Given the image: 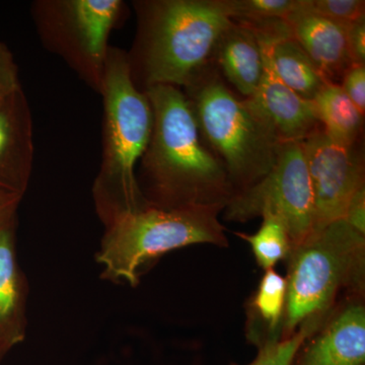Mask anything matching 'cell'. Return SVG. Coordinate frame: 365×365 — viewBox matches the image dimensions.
<instances>
[{
  "label": "cell",
  "instance_id": "obj_26",
  "mask_svg": "<svg viewBox=\"0 0 365 365\" xmlns=\"http://www.w3.org/2000/svg\"><path fill=\"white\" fill-rule=\"evenodd\" d=\"M23 198L24 197L16 195V194L0 191V223L18 215L19 206Z\"/></svg>",
  "mask_w": 365,
  "mask_h": 365
},
{
  "label": "cell",
  "instance_id": "obj_27",
  "mask_svg": "<svg viewBox=\"0 0 365 365\" xmlns=\"http://www.w3.org/2000/svg\"><path fill=\"white\" fill-rule=\"evenodd\" d=\"M11 348L7 347V346L2 344V343H0V362L2 361V359H4V356L11 351Z\"/></svg>",
  "mask_w": 365,
  "mask_h": 365
},
{
  "label": "cell",
  "instance_id": "obj_3",
  "mask_svg": "<svg viewBox=\"0 0 365 365\" xmlns=\"http://www.w3.org/2000/svg\"><path fill=\"white\" fill-rule=\"evenodd\" d=\"M102 162L91 194L104 227L148 205L137 182V167L153 131V107L132 81L126 52L110 47L102 91Z\"/></svg>",
  "mask_w": 365,
  "mask_h": 365
},
{
  "label": "cell",
  "instance_id": "obj_12",
  "mask_svg": "<svg viewBox=\"0 0 365 365\" xmlns=\"http://www.w3.org/2000/svg\"><path fill=\"white\" fill-rule=\"evenodd\" d=\"M18 215L0 223V343L13 349L26 339L29 284L16 250Z\"/></svg>",
  "mask_w": 365,
  "mask_h": 365
},
{
  "label": "cell",
  "instance_id": "obj_1",
  "mask_svg": "<svg viewBox=\"0 0 365 365\" xmlns=\"http://www.w3.org/2000/svg\"><path fill=\"white\" fill-rule=\"evenodd\" d=\"M153 112V131L136 174L150 205L225 207L234 195L225 167L203 140L191 103L181 88L144 91Z\"/></svg>",
  "mask_w": 365,
  "mask_h": 365
},
{
  "label": "cell",
  "instance_id": "obj_24",
  "mask_svg": "<svg viewBox=\"0 0 365 365\" xmlns=\"http://www.w3.org/2000/svg\"><path fill=\"white\" fill-rule=\"evenodd\" d=\"M347 42L353 63L365 64V19L348 24Z\"/></svg>",
  "mask_w": 365,
  "mask_h": 365
},
{
  "label": "cell",
  "instance_id": "obj_14",
  "mask_svg": "<svg viewBox=\"0 0 365 365\" xmlns=\"http://www.w3.org/2000/svg\"><path fill=\"white\" fill-rule=\"evenodd\" d=\"M213 59L228 83L245 98H251L260 85L264 57L253 29L234 20L216 45Z\"/></svg>",
  "mask_w": 365,
  "mask_h": 365
},
{
  "label": "cell",
  "instance_id": "obj_9",
  "mask_svg": "<svg viewBox=\"0 0 365 365\" xmlns=\"http://www.w3.org/2000/svg\"><path fill=\"white\" fill-rule=\"evenodd\" d=\"M314 197V232L344 220L355 192L364 185V163L354 146L337 143L319 128L302 141Z\"/></svg>",
  "mask_w": 365,
  "mask_h": 365
},
{
  "label": "cell",
  "instance_id": "obj_6",
  "mask_svg": "<svg viewBox=\"0 0 365 365\" xmlns=\"http://www.w3.org/2000/svg\"><path fill=\"white\" fill-rule=\"evenodd\" d=\"M284 309L285 334L323 313L342 288L361 280L364 235L344 220L311 235L290 253Z\"/></svg>",
  "mask_w": 365,
  "mask_h": 365
},
{
  "label": "cell",
  "instance_id": "obj_4",
  "mask_svg": "<svg viewBox=\"0 0 365 365\" xmlns=\"http://www.w3.org/2000/svg\"><path fill=\"white\" fill-rule=\"evenodd\" d=\"M218 206L165 209L148 205L106 225L96 260L101 278L135 287L141 271L163 255L191 245H225Z\"/></svg>",
  "mask_w": 365,
  "mask_h": 365
},
{
  "label": "cell",
  "instance_id": "obj_23",
  "mask_svg": "<svg viewBox=\"0 0 365 365\" xmlns=\"http://www.w3.org/2000/svg\"><path fill=\"white\" fill-rule=\"evenodd\" d=\"M339 83L362 115L365 113V64L352 63Z\"/></svg>",
  "mask_w": 365,
  "mask_h": 365
},
{
  "label": "cell",
  "instance_id": "obj_18",
  "mask_svg": "<svg viewBox=\"0 0 365 365\" xmlns=\"http://www.w3.org/2000/svg\"><path fill=\"white\" fill-rule=\"evenodd\" d=\"M287 292V279L273 269L266 271L257 292L255 307L272 330L284 316Z\"/></svg>",
  "mask_w": 365,
  "mask_h": 365
},
{
  "label": "cell",
  "instance_id": "obj_21",
  "mask_svg": "<svg viewBox=\"0 0 365 365\" xmlns=\"http://www.w3.org/2000/svg\"><path fill=\"white\" fill-rule=\"evenodd\" d=\"M299 13L313 14L348 25L365 19V2L364 0H302Z\"/></svg>",
  "mask_w": 365,
  "mask_h": 365
},
{
  "label": "cell",
  "instance_id": "obj_15",
  "mask_svg": "<svg viewBox=\"0 0 365 365\" xmlns=\"http://www.w3.org/2000/svg\"><path fill=\"white\" fill-rule=\"evenodd\" d=\"M365 309L346 307L307 347L297 365H364Z\"/></svg>",
  "mask_w": 365,
  "mask_h": 365
},
{
  "label": "cell",
  "instance_id": "obj_7",
  "mask_svg": "<svg viewBox=\"0 0 365 365\" xmlns=\"http://www.w3.org/2000/svg\"><path fill=\"white\" fill-rule=\"evenodd\" d=\"M123 9L121 0H41L32 14L45 47L101 93L110 35Z\"/></svg>",
  "mask_w": 365,
  "mask_h": 365
},
{
  "label": "cell",
  "instance_id": "obj_5",
  "mask_svg": "<svg viewBox=\"0 0 365 365\" xmlns=\"http://www.w3.org/2000/svg\"><path fill=\"white\" fill-rule=\"evenodd\" d=\"M203 140L241 190L268 174L282 143L208 66L184 88Z\"/></svg>",
  "mask_w": 365,
  "mask_h": 365
},
{
  "label": "cell",
  "instance_id": "obj_25",
  "mask_svg": "<svg viewBox=\"0 0 365 365\" xmlns=\"http://www.w3.org/2000/svg\"><path fill=\"white\" fill-rule=\"evenodd\" d=\"M344 220L359 234H365V188L360 187L350 199Z\"/></svg>",
  "mask_w": 365,
  "mask_h": 365
},
{
  "label": "cell",
  "instance_id": "obj_13",
  "mask_svg": "<svg viewBox=\"0 0 365 365\" xmlns=\"http://www.w3.org/2000/svg\"><path fill=\"white\" fill-rule=\"evenodd\" d=\"M292 37L331 83H337L353 63L347 25L313 14L297 13L287 21Z\"/></svg>",
  "mask_w": 365,
  "mask_h": 365
},
{
  "label": "cell",
  "instance_id": "obj_19",
  "mask_svg": "<svg viewBox=\"0 0 365 365\" xmlns=\"http://www.w3.org/2000/svg\"><path fill=\"white\" fill-rule=\"evenodd\" d=\"M234 20H282L299 13L302 0H227Z\"/></svg>",
  "mask_w": 365,
  "mask_h": 365
},
{
  "label": "cell",
  "instance_id": "obj_11",
  "mask_svg": "<svg viewBox=\"0 0 365 365\" xmlns=\"http://www.w3.org/2000/svg\"><path fill=\"white\" fill-rule=\"evenodd\" d=\"M244 100L282 143H302L321 128L313 102L280 81L265 58L260 85L251 98Z\"/></svg>",
  "mask_w": 365,
  "mask_h": 365
},
{
  "label": "cell",
  "instance_id": "obj_10",
  "mask_svg": "<svg viewBox=\"0 0 365 365\" xmlns=\"http://www.w3.org/2000/svg\"><path fill=\"white\" fill-rule=\"evenodd\" d=\"M34 160L32 113L21 88L0 105V191L25 196Z\"/></svg>",
  "mask_w": 365,
  "mask_h": 365
},
{
  "label": "cell",
  "instance_id": "obj_20",
  "mask_svg": "<svg viewBox=\"0 0 365 365\" xmlns=\"http://www.w3.org/2000/svg\"><path fill=\"white\" fill-rule=\"evenodd\" d=\"M317 323L307 322L300 326L297 332L283 339H271L266 341L261 346L258 355L253 362L248 365H292L297 354L302 349L307 338L316 329ZM237 365V364H230Z\"/></svg>",
  "mask_w": 365,
  "mask_h": 365
},
{
  "label": "cell",
  "instance_id": "obj_17",
  "mask_svg": "<svg viewBox=\"0 0 365 365\" xmlns=\"http://www.w3.org/2000/svg\"><path fill=\"white\" fill-rule=\"evenodd\" d=\"M263 222L256 234H237L248 242L257 263L267 271L292 253V246L287 227L279 218L271 215L262 216Z\"/></svg>",
  "mask_w": 365,
  "mask_h": 365
},
{
  "label": "cell",
  "instance_id": "obj_8",
  "mask_svg": "<svg viewBox=\"0 0 365 365\" xmlns=\"http://www.w3.org/2000/svg\"><path fill=\"white\" fill-rule=\"evenodd\" d=\"M230 220L271 215L287 227L292 250L314 230V197L300 141L281 144L277 160L258 182L234 193L227 205Z\"/></svg>",
  "mask_w": 365,
  "mask_h": 365
},
{
  "label": "cell",
  "instance_id": "obj_22",
  "mask_svg": "<svg viewBox=\"0 0 365 365\" xmlns=\"http://www.w3.org/2000/svg\"><path fill=\"white\" fill-rule=\"evenodd\" d=\"M21 88L18 64L9 47L0 41V105Z\"/></svg>",
  "mask_w": 365,
  "mask_h": 365
},
{
  "label": "cell",
  "instance_id": "obj_16",
  "mask_svg": "<svg viewBox=\"0 0 365 365\" xmlns=\"http://www.w3.org/2000/svg\"><path fill=\"white\" fill-rule=\"evenodd\" d=\"M322 129L337 143L354 146L361 134L364 117L339 83H328L313 101Z\"/></svg>",
  "mask_w": 365,
  "mask_h": 365
},
{
  "label": "cell",
  "instance_id": "obj_2",
  "mask_svg": "<svg viewBox=\"0 0 365 365\" xmlns=\"http://www.w3.org/2000/svg\"><path fill=\"white\" fill-rule=\"evenodd\" d=\"M133 6L137 34L126 54L132 81L141 91L188 86L207 68L234 21L227 0H145Z\"/></svg>",
  "mask_w": 365,
  "mask_h": 365
}]
</instances>
